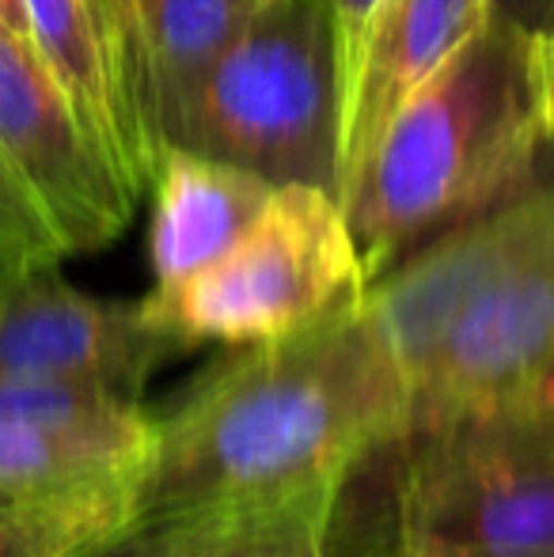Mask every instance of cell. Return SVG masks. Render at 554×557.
I'll return each mask as SVG.
<instances>
[{"instance_id": "1", "label": "cell", "mask_w": 554, "mask_h": 557, "mask_svg": "<svg viewBox=\"0 0 554 557\" xmlns=\"http://www.w3.org/2000/svg\"><path fill=\"white\" fill-rule=\"evenodd\" d=\"M410 433V387L365 296L274 342L236 345L152 418L137 520L198 523L342 493Z\"/></svg>"}, {"instance_id": "2", "label": "cell", "mask_w": 554, "mask_h": 557, "mask_svg": "<svg viewBox=\"0 0 554 557\" xmlns=\"http://www.w3.org/2000/svg\"><path fill=\"white\" fill-rule=\"evenodd\" d=\"M540 140L532 30L494 12L392 114L342 190L365 277L377 281L426 235L525 190Z\"/></svg>"}, {"instance_id": "3", "label": "cell", "mask_w": 554, "mask_h": 557, "mask_svg": "<svg viewBox=\"0 0 554 557\" xmlns=\"http://www.w3.org/2000/svg\"><path fill=\"white\" fill-rule=\"evenodd\" d=\"M338 61L323 0H270L209 65L163 148L338 198Z\"/></svg>"}, {"instance_id": "4", "label": "cell", "mask_w": 554, "mask_h": 557, "mask_svg": "<svg viewBox=\"0 0 554 557\" xmlns=\"http://www.w3.org/2000/svg\"><path fill=\"white\" fill-rule=\"evenodd\" d=\"M399 467L403 557H554V406L464 410L410 433Z\"/></svg>"}, {"instance_id": "5", "label": "cell", "mask_w": 554, "mask_h": 557, "mask_svg": "<svg viewBox=\"0 0 554 557\" xmlns=\"http://www.w3.org/2000/svg\"><path fill=\"white\" fill-rule=\"evenodd\" d=\"M369 288L338 198L281 183L259 221L198 277L148 293L140 308L186 349L201 342L255 345L300 334L357 304Z\"/></svg>"}, {"instance_id": "6", "label": "cell", "mask_w": 554, "mask_h": 557, "mask_svg": "<svg viewBox=\"0 0 554 557\" xmlns=\"http://www.w3.org/2000/svg\"><path fill=\"white\" fill-rule=\"evenodd\" d=\"M137 198L76 125L27 35L0 30V239L20 270L114 243Z\"/></svg>"}, {"instance_id": "7", "label": "cell", "mask_w": 554, "mask_h": 557, "mask_svg": "<svg viewBox=\"0 0 554 557\" xmlns=\"http://www.w3.org/2000/svg\"><path fill=\"white\" fill-rule=\"evenodd\" d=\"M554 360V232L494 277L410 380V433L535 395ZM407 433V436H410Z\"/></svg>"}, {"instance_id": "8", "label": "cell", "mask_w": 554, "mask_h": 557, "mask_svg": "<svg viewBox=\"0 0 554 557\" xmlns=\"http://www.w3.org/2000/svg\"><path fill=\"white\" fill-rule=\"evenodd\" d=\"M186 352L137 304L99 300L58 277V265L0 281V375L99 383L140 398L145 383Z\"/></svg>"}, {"instance_id": "9", "label": "cell", "mask_w": 554, "mask_h": 557, "mask_svg": "<svg viewBox=\"0 0 554 557\" xmlns=\"http://www.w3.org/2000/svg\"><path fill=\"white\" fill-rule=\"evenodd\" d=\"M554 232V178L528 183L494 209L444 227L436 243L399 258L387 273L369 281L365 304L377 315L403 375L410 380L433 357L459 311L502 277L517 258Z\"/></svg>"}, {"instance_id": "10", "label": "cell", "mask_w": 554, "mask_h": 557, "mask_svg": "<svg viewBox=\"0 0 554 557\" xmlns=\"http://www.w3.org/2000/svg\"><path fill=\"white\" fill-rule=\"evenodd\" d=\"M27 38L84 137L134 198L152 190L160 148L140 122L114 0H23Z\"/></svg>"}, {"instance_id": "11", "label": "cell", "mask_w": 554, "mask_h": 557, "mask_svg": "<svg viewBox=\"0 0 554 557\" xmlns=\"http://www.w3.org/2000/svg\"><path fill=\"white\" fill-rule=\"evenodd\" d=\"M494 15V0H380L338 129V198L392 114Z\"/></svg>"}, {"instance_id": "12", "label": "cell", "mask_w": 554, "mask_h": 557, "mask_svg": "<svg viewBox=\"0 0 554 557\" xmlns=\"http://www.w3.org/2000/svg\"><path fill=\"white\" fill-rule=\"evenodd\" d=\"M270 178L239 163H224L190 148H163L152 178V293H168L224 258L247 232L267 201L274 198Z\"/></svg>"}, {"instance_id": "13", "label": "cell", "mask_w": 554, "mask_h": 557, "mask_svg": "<svg viewBox=\"0 0 554 557\" xmlns=\"http://www.w3.org/2000/svg\"><path fill=\"white\" fill-rule=\"evenodd\" d=\"M114 12L140 122L163 156L209 65L236 42L259 8L251 0H114Z\"/></svg>"}, {"instance_id": "14", "label": "cell", "mask_w": 554, "mask_h": 557, "mask_svg": "<svg viewBox=\"0 0 554 557\" xmlns=\"http://www.w3.org/2000/svg\"><path fill=\"white\" fill-rule=\"evenodd\" d=\"M148 447H152V413L145 410L91 425L0 421V497L140 478Z\"/></svg>"}, {"instance_id": "15", "label": "cell", "mask_w": 554, "mask_h": 557, "mask_svg": "<svg viewBox=\"0 0 554 557\" xmlns=\"http://www.w3.org/2000/svg\"><path fill=\"white\" fill-rule=\"evenodd\" d=\"M137 523V478L0 497V557H88Z\"/></svg>"}, {"instance_id": "16", "label": "cell", "mask_w": 554, "mask_h": 557, "mask_svg": "<svg viewBox=\"0 0 554 557\" xmlns=\"http://www.w3.org/2000/svg\"><path fill=\"white\" fill-rule=\"evenodd\" d=\"M338 493H311L274 508L178 523L168 557H304L327 543Z\"/></svg>"}, {"instance_id": "17", "label": "cell", "mask_w": 554, "mask_h": 557, "mask_svg": "<svg viewBox=\"0 0 554 557\" xmlns=\"http://www.w3.org/2000/svg\"><path fill=\"white\" fill-rule=\"evenodd\" d=\"M327 15H331L334 30V61H338V99L346 107L349 84H354L357 61H361V46L369 35V23L377 15L380 0H323Z\"/></svg>"}, {"instance_id": "18", "label": "cell", "mask_w": 554, "mask_h": 557, "mask_svg": "<svg viewBox=\"0 0 554 557\" xmlns=\"http://www.w3.org/2000/svg\"><path fill=\"white\" fill-rule=\"evenodd\" d=\"M175 535H178V523L137 520L134 528H126L119 539H111V543L99 546V550H91L88 557H168Z\"/></svg>"}, {"instance_id": "19", "label": "cell", "mask_w": 554, "mask_h": 557, "mask_svg": "<svg viewBox=\"0 0 554 557\" xmlns=\"http://www.w3.org/2000/svg\"><path fill=\"white\" fill-rule=\"evenodd\" d=\"M532 69H535V103H540V133L554 145V27L532 35Z\"/></svg>"}, {"instance_id": "20", "label": "cell", "mask_w": 554, "mask_h": 557, "mask_svg": "<svg viewBox=\"0 0 554 557\" xmlns=\"http://www.w3.org/2000/svg\"><path fill=\"white\" fill-rule=\"evenodd\" d=\"M494 12L532 35L554 27V0H494Z\"/></svg>"}, {"instance_id": "21", "label": "cell", "mask_w": 554, "mask_h": 557, "mask_svg": "<svg viewBox=\"0 0 554 557\" xmlns=\"http://www.w3.org/2000/svg\"><path fill=\"white\" fill-rule=\"evenodd\" d=\"M0 30H8V35H27L23 0H0Z\"/></svg>"}, {"instance_id": "22", "label": "cell", "mask_w": 554, "mask_h": 557, "mask_svg": "<svg viewBox=\"0 0 554 557\" xmlns=\"http://www.w3.org/2000/svg\"><path fill=\"white\" fill-rule=\"evenodd\" d=\"M12 273H27V270H20V265H15L12 250H8V247H4V239H0V281L12 277Z\"/></svg>"}, {"instance_id": "23", "label": "cell", "mask_w": 554, "mask_h": 557, "mask_svg": "<svg viewBox=\"0 0 554 557\" xmlns=\"http://www.w3.org/2000/svg\"><path fill=\"white\" fill-rule=\"evenodd\" d=\"M535 398H543V403H551V406H554V360H551L547 372H543L540 387H535Z\"/></svg>"}, {"instance_id": "24", "label": "cell", "mask_w": 554, "mask_h": 557, "mask_svg": "<svg viewBox=\"0 0 554 557\" xmlns=\"http://www.w3.org/2000/svg\"><path fill=\"white\" fill-rule=\"evenodd\" d=\"M304 557H327V543H319V546H311V550H308V554H304Z\"/></svg>"}, {"instance_id": "25", "label": "cell", "mask_w": 554, "mask_h": 557, "mask_svg": "<svg viewBox=\"0 0 554 557\" xmlns=\"http://www.w3.org/2000/svg\"><path fill=\"white\" fill-rule=\"evenodd\" d=\"M384 557H403V554H399V550H395V546H392V550H387Z\"/></svg>"}, {"instance_id": "26", "label": "cell", "mask_w": 554, "mask_h": 557, "mask_svg": "<svg viewBox=\"0 0 554 557\" xmlns=\"http://www.w3.org/2000/svg\"><path fill=\"white\" fill-rule=\"evenodd\" d=\"M251 4H255V8H262V4H270V0H251Z\"/></svg>"}]
</instances>
